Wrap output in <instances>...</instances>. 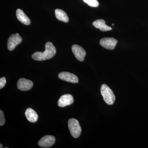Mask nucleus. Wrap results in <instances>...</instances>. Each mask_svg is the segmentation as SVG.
Returning <instances> with one entry per match:
<instances>
[{
	"label": "nucleus",
	"instance_id": "1",
	"mask_svg": "<svg viewBox=\"0 0 148 148\" xmlns=\"http://www.w3.org/2000/svg\"><path fill=\"white\" fill-rule=\"evenodd\" d=\"M45 49L44 52H35L32 55V58L36 61H45L52 58L55 55L56 49L51 42H48L46 43Z\"/></svg>",
	"mask_w": 148,
	"mask_h": 148
},
{
	"label": "nucleus",
	"instance_id": "2",
	"mask_svg": "<svg viewBox=\"0 0 148 148\" xmlns=\"http://www.w3.org/2000/svg\"><path fill=\"white\" fill-rule=\"evenodd\" d=\"M101 92L104 101L107 104L112 105L114 104L115 101V96L112 90L108 85L106 84L102 85Z\"/></svg>",
	"mask_w": 148,
	"mask_h": 148
},
{
	"label": "nucleus",
	"instance_id": "3",
	"mask_svg": "<svg viewBox=\"0 0 148 148\" xmlns=\"http://www.w3.org/2000/svg\"><path fill=\"white\" fill-rule=\"evenodd\" d=\"M69 128L71 135L73 138L79 137L82 132V128L79 121L75 119H71L68 122Z\"/></svg>",
	"mask_w": 148,
	"mask_h": 148
},
{
	"label": "nucleus",
	"instance_id": "4",
	"mask_svg": "<svg viewBox=\"0 0 148 148\" xmlns=\"http://www.w3.org/2000/svg\"><path fill=\"white\" fill-rule=\"evenodd\" d=\"M22 39L18 34L11 35L8 41V48L10 51H12L16 47L22 42Z\"/></svg>",
	"mask_w": 148,
	"mask_h": 148
},
{
	"label": "nucleus",
	"instance_id": "5",
	"mask_svg": "<svg viewBox=\"0 0 148 148\" xmlns=\"http://www.w3.org/2000/svg\"><path fill=\"white\" fill-rule=\"evenodd\" d=\"M55 141L56 139L54 136L52 135H46L39 140L38 144L41 147L47 148L53 146Z\"/></svg>",
	"mask_w": 148,
	"mask_h": 148
},
{
	"label": "nucleus",
	"instance_id": "6",
	"mask_svg": "<svg viewBox=\"0 0 148 148\" xmlns=\"http://www.w3.org/2000/svg\"><path fill=\"white\" fill-rule=\"evenodd\" d=\"M117 40L113 38H103L100 40V44L101 46L106 49L112 50L115 47Z\"/></svg>",
	"mask_w": 148,
	"mask_h": 148
},
{
	"label": "nucleus",
	"instance_id": "7",
	"mask_svg": "<svg viewBox=\"0 0 148 148\" xmlns=\"http://www.w3.org/2000/svg\"><path fill=\"white\" fill-rule=\"evenodd\" d=\"M60 79L72 83H78V78L75 75L69 72H63L60 73L58 75Z\"/></svg>",
	"mask_w": 148,
	"mask_h": 148
},
{
	"label": "nucleus",
	"instance_id": "8",
	"mask_svg": "<svg viewBox=\"0 0 148 148\" xmlns=\"http://www.w3.org/2000/svg\"><path fill=\"white\" fill-rule=\"evenodd\" d=\"M72 50L75 57L79 61L84 60L86 52L81 47L77 45H74L72 46Z\"/></svg>",
	"mask_w": 148,
	"mask_h": 148
},
{
	"label": "nucleus",
	"instance_id": "9",
	"mask_svg": "<svg viewBox=\"0 0 148 148\" xmlns=\"http://www.w3.org/2000/svg\"><path fill=\"white\" fill-rule=\"evenodd\" d=\"M34 86L33 82L30 80L21 78L17 82V88L22 91H27L32 89Z\"/></svg>",
	"mask_w": 148,
	"mask_h": 148
},
{
	"label": "nucleus",
	"instance_id": "10",
	"mask_svg": "<svg viewBox=\"0 0 148 148\" xmlns=\"http://www.w3.org/2000/svg\"><path fill=\"white\" fill-rule=\"evenodd\" d=\"M74 98L71 94H65L62 95L58 102L59 107L63 108L66 106L71 105L74 102Z\"/></svg>",
	"mask_w": 148,
	"mask_h": 148
},
{
	"label": "nucleus",
	"instance_id": "11",
	"mask_svg": "<svg viewBox=\"0 0 148 148\" xmlns=\"http://www.w3.org/2000/svg\"><path fill=\"white\" fill-rule=\"evenodd\" d=\"M16 16L18 21L22 24L26 25H29L31 24V21L29 17L26 15L23 11L18 9L16 11Z\"/></svg>",
	"mask_w": 148,
	"mask_h": 148
},
{
	"label": "nucleus",
	"instance_id": "12",
	"mask_svg": "<svg viewBox=\"0 0 148 148\" xmlns=\"http://www.w3.org/2000/svg\"><path fill=\"white\" fill-rule=\"evenodd\" d=\"M92 25L95 28L99 29L100 31L102 32L110 31L112 29L111 27L107 26L106 24V22L103 19H98L94 21L92 23Z\"/></svg>",
	"mask_w": 148,
	"mask_h": 148
},
{
	"label": "nucleus",
	"instance_id": "13",
	"mask_svg": "<svg viewBox=\"0 0 148 148\" xmlns=\"http://www.w3.org/2000/svg\"><path fill=\"white\" fill-rule=\"evenodd\" d=\"M25 114L26 118L29 121L32 123H35L38 120V114L33 109L28 108L26 110Z\"/></svg>",
	"mask_w": 148,
	"mask_h": 148
},
{
	"label": "nucleus",
	"instance_id": "14",
	"mask_svg": "<svg viewBox=\"0 0 148 148\" xmlns=\"http://www.w3.org/2000/svg\"><path fill=\"white\" fill-rule=\"evenodd\" d=\"M56 16L59 21L64 22H68L69 21V18L67 14L61 9H57L55 11Z\"/></svg>",
	"mask_w": 148,
	"mask_h": 148
},
{
	"label": "nucleus",
	"instance_id": "15",
	"mask_svg": "<svg viewBox=\"0 0 148 148\" xmlns=\"http://www.w3.org/2000/svg\"><path fill=\"white\" fill-rule=\"evenodd\" d=\"M84 2L92 7H97L99 5V3L97 0H83Z\"/></svg>",
	"mask_w": 148,
	"mask_h": 148
},
{
	"label": "nucleus",
	"instance_id": "16",
	"mask_svg": "<svg viewBox=\"0 0 148 148\" xmlns=\"http://www.w3.org/2000/svg\"><path fill=\"white\" fill-rule=\"evenodd\" d=\"M5 123V118L3 112L1 110H0V126H3Z\"/></svg>",
	"mask_w": 148,
	"mask_h": 148
},
{
	"label": "nucleus",
	"instance_id": "17",
	"mask_svg": "<svg viewBox=\"0 0 148 148\" xmlns=\"http://www.w3.org/2000/svg\"><path fill=\"white\" fill-rule=\"evenodd\" d=\"M6 83V80L5 77H2L0 79V89H2Z\"/></svg>",
	"mask_w": 148,
	"mask_h": 148
},
{
	"label": "nucleus",
	"instance_id": "18",
	"mask_svg": "<svg viewBox=\"0 0 148 148\" xmlns=\"http://www.w3.org/2000/svg\"><path fill=\"white\" fill-rule=\"evenodd\" d=\"M3 147V145L1 144H0V148H2Z\"/></svg>",
	"mask_w": 148,
	"mask_h": 148
},
{
	"label": "nucleus",
	"instance_id": "19",
	"mask_svg": "<svg viewBox=\"0 0 148 148\" xmlns=\"http://www.w3.org/2000/svg\"><path fill=\"white\" fill-rule=\"evenodd\" d=\"M112 26H114V24H112Z\"/></svg>",
	"mask_w": 148,
	"mask_h": 148
}]
</instances>
